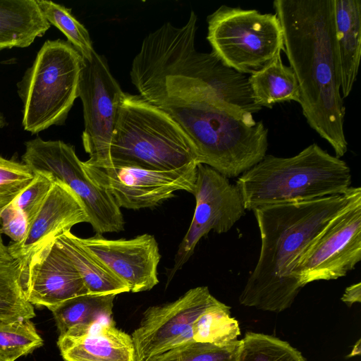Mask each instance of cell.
I'll return each mask as SVG.
<instances>
[{
    "label": "cell",
    "mask_w": 361,
    "mask_h": 361,
    "mask_svg": "<svg viewBox=\"0 0 361 361\" xmlns=\"http://www.w3.org/2000/svg\"><path fill=\"white\" fill-rule=\"evenodd\" d=\"M131 82L147 102L168 114L191 142L198 164L235 178L267 154L268 129L228 106L201 81L138 72Z\"/></svg>",
    "instance_id": "1"
},
{
    "label": "cell",
    "mask_w": 361,
    "mask_h": 361,
    "mask_svg": "<svg viewBox=\"0 0 361 361\" xmlns=\"http://www.w3.org/2000/svg\"><path fill=\"white\" fill-rule=\"evenodd\" d=\"M1 227L0 233L8 235L13 243L23 240L28 230V222L24 214L13 202L3 209L0 214Z\"/></svg>",
    "instance_id": "32"
},
{
    "label": "cell",
    "mask_w": 361,
    "mask_h": 361,
    "mask_svg": "<svg viewBox=\"0 0 361 361\" xmlns=\"http://www.w3.org/2000/svg\"><path fill=\"white\" fill-rule=\"evenodd\" d=\"M50 26L35 0H0V50L27 47Z\"/></svg>",
    "instance_id": "21"
},
{
    "label": "cell",
    "mask_w": 361,
    "mask_h": 361,
    "mask_svg": "<svg viewBox=\"0 0 361 361\" xmlns=\"http://www.w3.org/2000/svg\"><path fill=\"white\" fill-rule=\"evenodd\" d=\"M116 295L87 293L50 307L59 336L75 326L112 318Z\"/></svg>",
    "instance_id": "23"
},
{
    "label": "cell",
    "mask_w": 361,
    "mask_h": 361,
    "mask_svg": "<svg viewBox=\"0 0 361 361\" xmlns=\"http://www.w3.org/2000/svg\"><path fill=\"white\" fill-rule=\"evenodd\" d=\"M21 271L20 259H0V321L30 319L35 316L23 289Z\"/></svg>",
    "instance_id": "24"
},
{
    "label": "cell",
    "mask_w": 361,
    "mask_h": 361,
    "mask_svg": "<svg viewBox=\"0 0 361 361\" xmlns=\"http://www.w3.org/2000/svg\"><path fill=\"white\" fill-rule=\"evenodd\" d=\"M124 93L105 57L95 51L91 60L82 57L78 97L83 106L82 143L90 156L85 164L111 166L110 147Z\"/></svg>",
    "instance_id": "11"
},
{
    "label": "cell",
    "mask_w": 361,
    "mask_h": 361,
    "mask_svg": "<svg viewBox=\"0 0 361 361\" xmlns=\"http://www.w3.org/2000/svg\"><path fill=\"white\" fill-rule=\"evenodd\" d=\"M35 175L24 163L0 155V214L29 185Z\"/></svg>",
    "instance_id": "30"
},
{
    "label": "cell",
    "mask_w": 361,
    "mask_h": 361,
    "mask_svg": "<svg viewBox=\"0 0 361 361\" xmlns=\"http://www.w3.org/2000/svg\"><path fill=\"white\" fill-rule=\"evenodd\" d=\"M335 39L341 92L348 97L357 80L361 58V1L334 0Z\"/></svg>",
    "instance_id": "19"
},
{
    "label": "cell",
    "mask_w": 361,
    "mask_h": 361,
    "mask_svg": "<svg viewBox=\"0 0 361 361\" xmlns=\"http://www.w3.org/2000/svg\"><path fill=\"white\" fill-rule=\"evenodd\" d=\"M342 195L281 203L252 210L261 238L259 256L240 296L244 306L281 312L302 288L293 275L299 259L329 222L347 204Z\"/></svg>",
    "instance_id": "3"
},
{
    "label": "cell",
    "mask_w": 361,
    "mask_h": 361,
    "mask_svg": "<svg viewBox=\"0 0 361 361\" xmlns=\"http://www.w3.org/2000/svg\"><path fill=\"white\" fill-rule=\"evenodd\" d=\"M57 345L65 361H135L131 336L112 318L75 326L59 336Z\"/></svg>",
    "instance_id": "18"
},
{
    "label": "cell",
    "mask_w": 361,
    "mask_h": 361,
    "mask_svg": "<svg viewBox=\"0 0 361 361\" xmlns=\"http://www.w3.org/2000/svg\"><path fill=\"white\" fill-rule=\"evenodd\" d=\"M230 310L231 307L221 302L207 308L192 324L193 340L221 347L238 340L239 324L231 317Z\"/></svg>",
    "instance_id": "25"
},
{
    "label": "cell",
    "mask_w": 361,
    "mask_h": 361,
    "mask_svg": "<svg viewBox=\"0 0 361 361\" xmlns=\"http://www.w3.org/2000/svg\"><path fill=\"white\" fill-rule=\"evenodd\" d=\"M241 340L225 345L192 341L153 356L145 361H238Z\"/></svg>",
    "instance_id": "29"
},
{
    "label": "cell",
    "mask_w": 361,
    "mask_h": 361,
    "mask_svg": "<svg viewBox=\"0 0 361 361\" xmlns=\"http://www.w3.org/2000/svg\"><path fill=\"white\" fill-rule=\"evenodd\" d=\"M360 259L361 188L350 187L347 204L314 238L292 273L303 288L343 277Z\"/></svg>",
    "instance_id": "10"
},
{
    "label": "cell",
    "mask_w": 361,
    "mask_h": 361,
    "mask_svg": "<svg viewBox=\"0 0 361 361\" xmlns=\"http://www.w3.org/2000/svg\"><path fill=\"white\" fill-rule=\"evenodd\" d=\"M80 240L127 284L130 292L149 290L158 284L161 255L154 235L145 233L130 239H107L96 233Z\"/></svg>",
    "instance_id": "16"
},
{
    "label": "cell",
    "mask_w": 361,
    "mask_h": 361,
    "mask_svg": "<svg viewBox=\"0 0 361 361\" xmlns=\"http://www.w3.org/2000/svg\"><path fill=\"white\" fill-rule=\"evenodd\" d=\"M219 302L207 286H198L188 290L173 302L149 307L130 335L135 361H145L195 341L193 323L207 308Z\"/></svg>",
    "instance_id": "13"
},
{
    "label": "cell",
    "mask_w": 361,
    "mask_h": 361,
    "mask_svg": "<svg viewBox=\"0 0 361 361\" xmlns=\"http://www.w3.org/2000/svg\"><path fill=\"white\" fill-rule=\"evenodd\" d=\"M83 168L89 177L106 190L121 208L140 209L156 207L184 190L193 194L197 164L171 171H152L135 167Z\"/></svg>",
    "instance_id": "14"
},
{
    "label": "cell",
    "mask_w": 361,
    "mask_h": 361,
    "mask_svg": "<svg viewBox=\"0 0 361 361\" xmlns=\"http://www.w3.org/2000/svg\"><path fill=\"white\" fill-rule=\"evenodd\" d=\"M21 263L23 289L32 305L49 309L89 293L78 271L54 240L37 250Z\"/></svg>",
    "instance_id": "15"
},
{
    "label": "cell",
    "mask_w": 361,
    "mask_h": 361,
    "mask_svg": "<svg viewBox=\"0 0 361 361\" xmlns=\"http://www.w3.org/2000/svg\"><path fill=\"white\" fill-rule=\"evenodd\" d=\"M212 52L242 74L263 68L284 50L283 32L275 13L222 5L207 17Z\"/></svg>",
    "instance_id": "8"
},
{
    "label": "cell",
    "mask_w": 361,
    "mask_h": 361,
    "mask_svg": "<svg viewBox=\"0 0 361 361\" xmlns=\"http://www.w3.org/2000/svg\"><path fill=\"white\" fill-rule=\"evenodd\" d=\"M250 90L257 105L271 109L276 104L293 101L300 103V87L290 66L279 54L259 71L248 77Z\"/></svg>",
    "instance_id": "22"
},
{
    "label": "cell",
    "mask_w": 361,
    "mask_h": 361,
    "mask_svg": "<svg viewBox=\"0 0 361 361\" xmlns=\"http://www.w3.org/2000/svg\"><path fill=\"white\" fill-rule=\"evenodd\" d=\"M195 209L191 224L179 245L174 264L168 274V283L193 255L200 239L213 231L228 232L245 214L241 192L214 169L198 164L193 194Z\"/></svg>",
    "instance_id": "12"
},
{
    "label": "cell",
    "mask_w": 361,
    "mask_h": 361,
    "mask_svg": "<svg viewBox=\"0 0 361 361\" xmlns=\"http://www.w3.org/2000/svg\"><path fill=\"white\" fill-rule=\"evenodd\" d=\"M360 340H358L357 343L354 345L353 350L348 357H353L355 355H359L360 354Z\"/></svg>",
    "instance_id": "35"
},
{
    "label": "cell",
    "mask_w": 361,
    "mask_h": 361,
    "mask_svg": "<svg viewBox=\"0 0 361 361\" xmlns=\"http://www.w3.org/2000/svg\"><path fill=\"white\" fill-rule=\"evenodd\" d=\"M13 259L8 252L7 247L4 245L0 233V259Z\"/></svg>",
    "instance_id": "34"
},
{
    "label": "cell",
    "mask_w": 361,
    "mask_h": 361,
    "mask_svg": "<svg viewBox=\"0 0 361 361\" xmlns=\"http://www.w3.org/2000/svg\"><path fill=\"white\" fill-rule=\"evenodd\" d=\"M352 183L347 163L312 143L295 156L265 157L236 180L246 210L345 193Z\"/></svg>",
    "instance_id": "4"
},
{
    "label": "cell",
    "mask_w": 361,
    "mask_h": 361,
    "mask_svg": "<svg viewBox=\"0 0 361 361\" xmlns=\"http://www.w3.org/2000/svg\"><path fill=\"white\" fill-rule=\"evenodd\" d=\"M22 161L35 173L49 176L66 185L80 198L96 233L123 230L121 208L113 197L85 172L73 146L61 140L36 138L25 142Z\"/></svg>",
    "instance_id": "9"
},
{
    "label": "cell",
    "mask_w": 361,
    "mask_h": 361,
    "mask_svg": "<svg viewBox=\"0 0 361 361\" xmlns=\"http://www.w3.org/2000/svg\"><path fill=\"white\" fill-rule=\"evenodd\" d=\"M42 344L30 319L0 321V356L6 360L15 361Z\"/></svg>",
    "instance_id": "28"
},
{
    "label": "cell",
    "mask_w": 361,
    "mask_h": 361,
    "mask_svg": "<svg viewBox=\"0 0 361 361\" xmlns=\"http://www.w3.org/2000/svg\"><path fill=\"white\" fill-rule=\"evenodd\" d=\"M241 341L238 361H307L289 343L273 336L248 331Z\"/></svg>",
    "instance_id": "26"
},
{
    "label": "cell",
    "mask_w": 361,
    "mask_h": 361,
    "mask_svg": "<svg viewBox=\"0 0 361 361\" xmlns=\"http://www.w3.org/2000/svg\"><path fill=\"white\" fill-rule=\"evenodd\" d=\"M341 300L350 307L355 302H361V283L347 287L341 297Z\"/></svg>",
    "instance_id": "33"
},
{
    "label": "cell",
    "mask_w": 361,
    "mask_h": 361,
    "mask_svg": "<svg viewBox=\"0 0 361 361\" xmlns=\"http://www.w3.org/2000/svg\"><path fill=\"white\" fill-rule=\"evenodd\" d=\"M82 56L68 41H46L17 84L25 130L37 134L63 125L78 97Z\"/></svg>",
    "instance_id": "7"
},
{
    "label": "cell",
    "mask_w": 361,
    "mask_h": 361,
    "mask_svg": "<svg viewBox=\"0 0 361 361\" xmlns=\"http://www.w3.org/2000/svg\"><path fill=\"white\" fill-rule=\"evenodd\" d=\"M284 50L308 125L341 158L348 151L345 107L335 39L334 0H275Z\"/></svg>",
    "instance_id": "2"
},
{
    "label": "cell",
    "mask_w": 361,
    "mask_h": 361,
    "mask_svg": "<svg viewBox=\"0 0 361 361\" xmlns=\"http://www.w3.org/2000/svg\"><path fill=\"white\" fill-rule=\"evenodd\" d=\"M35 174L32 181L13 202L26 217L28 226L44 204L54 182L47 175Z\"/></svg>",
    "instance_id": "31"
},
{
    "label": "cell",
    "mask_w": 361,
    "mask_h": 361,
    "mask_svg": "<svg viewBox=\"0 0 361 361\" xmlns=\"http://www.w3.org/2000/svg\"><path fill=\"white\" fill-rule=\"evenodd\" d=\"M54 241L78 271L89 293L118 295L130 292L127 284L71 231Z\"/></svg>",
    "instance_id": "20"
},
{
    "label": "cell",
    "mask_w": 361,
    "mask_h": 361,
    "mask_svg": "<svg viewBox=\"0 0 361 361\" xmlns=\"http://www.w3.org/2000/svg\"><path fill=\"white\" fill-rule=\"evenodd\" d=\"M89 217L80 198L64 183L54 180L38 213L18 243H10L8 252L13 259L24 262L37 250Z\"/></svg>",
    "instance_id": "17"
},
{
    "label": "cell",
    "mask_w": 361,
    "mask_h": 361,
    "mask_svg": "<svg viewBox=\"0 0 361 361\" xmlns=\"http://www.w3.org/2000/svg\"><path fill=\"white\" fill-rule=\"evenodd\" d=\"M44 17L50 23L60 30L81 54L91 60L94 51L88 30L71 13V10L51 1L35 0Z\"/></svg>",
    "instance_id": "27"
},
{
    "label": "cell",
    "mask_w": 361,
    "mask_h": 361,
    "mask_svg": "<svg viewBox=\"0 0 361 361\" xmlns=\"http://www.w3.org/2000/svg\"><path fill=\"white\" fill-rule=\"evenodd\" d=\"M111 166L171 171L196 163L180 127L140 95L124 93L110 147Z\"/></svg>",
    "instance_id": "6"
},
{
    "label": "cell",
    "mask_w": 361,
    "mask_h": 361,
    "mask_svg": "<svg viewBox=\"0 0 361 361\" xmlns=\"http://www.w3.org/2000/svg\"><path fill=\"white\" fill-rule=\"evenodd\" d=\"M6 125V119L4 115L0 113V129L4 128Z\"/></svg>",
    "instance_id": "36"
},
{
    "label": "cell",
    "mask_w": 361,
    "mask_h": 361,
    "mask_svg": "<svg viewBox=\"0 0 361 361\" xmlns=\"http://www.w3.org/2000/svg\"><path fill=\"white\" fill-rule=\"evenodd\" d=\"M0 361H7V360H6L5 359H4L3 357H1L0 356Z\"/></svg>",
    "instance_id": "37"
},
{
    "label": "cell",
    "mask_w": 361,
    "mask_h": 361,
    "mask_svg": "<svg viewBox=\"0 0 361 361\" xmlns=\"http://www.w3.org/2000/svg\"><path fill=\"white\" fill-rule=\"evenodd\" d=\"M197 16L191 11L187 23L176 27L164 23L142 41L132 68L195 78L235 111L248 117L262 108L254 101L248 78L226 66L212 51L199 52L195 46Z\"/></svg>",
    "instance_id": "5"
}]
</instances>
